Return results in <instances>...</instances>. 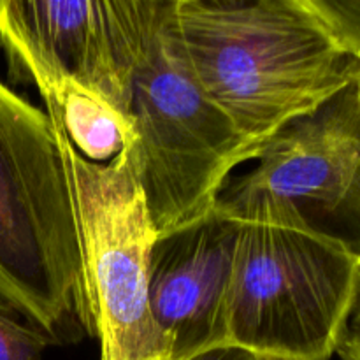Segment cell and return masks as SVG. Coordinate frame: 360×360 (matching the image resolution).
I'll return each instance as SVG.
<instances>
[{"instance_id":"cell-1","label":"cell","mask_w":360,"mask_h":360,"mask_svg":"<svg viewBox=\"0 0 360 360\" xmlns=\"http://www.w3.org/2000/svg\"><path fill=\"white\" fill-rule=\"evenodd\" d=\"M176 18L197 79L255 158L281 127L360 77L306 0H176Z\"/></svg>"},{"instance_id":"cell-2","label":"cell","mask_w":360,"mask_h":360,"mask_svg":"<svg viewBox=\"0 0 360 360\" xmlns=\"http://www.w3.org/2000/svg\"><path fill=\"white\" fill-rule=\"evenodd\" d=\"M0 308L51 347L97 336L79 225L51 120L2 79Z\"/></svg>"},{"instance_id":"cell-3","label":"cell","mask_w":360,"mask_h":360,"mask_svg":"<svg viewBox=\"0 0 360 360\" xmlns=\"http://www.w3.org/2000/svg\"><path fill=\"white\" fill-rule=\"evenodd\" d=\"M239 221L227 294V345L259 357L329 360L360 259L269 197L218 199Z\"/></svg>"},{"instance_id":"cell-4","label":"cell","mask_w":360,"mask_h":360,"mask_svg":"<svg viewBox=\"0 0 360 360\" xmlns=\"http://www.w3.org/2000/svg\"><path fill=\"white\" fill-rule=\"evenodd\" d=\"M130 118L157 234L210 213L231 172L255 160L190 65L176 0H139Z\"/></svg>"},{"instance_id":"cell-5","label":"cell","mask_w":360,"mask_h":360,"mask_svg":"<svg viewBox=\"0 0 360 360\" xmlns=\"http://www.w3.org/2000/svg\"><path fill=\"white\" fill-rule=\"evenodd\" d=\"M48 116L79 225L101 360H169L148 299L158 234L141 183L137 143L97 164L81 157L56 116Z\"/></svg>"},{"instance_id":"cell-6","label":"cell","mask_w":360,"mask_h":360,"mask_svg":"<svg viewBox=\"0 0 360 360\" xmlns=\"http://www.w3.org/2000/svg\"><path fill=\"white\" fill-rule=\"evenodd\" d=\"M255 162L253 171L229 178L218 199L269 197L360 259L359 79L281 127Z\"/></svg>"},{"instance_id":"cell-7","label":"cell","mask_w":360,"mask_h":360,"mask_svg":"<svg viewBox=\"0 0 360 360\" xmlns=\"http://www.w3.org/2000/svg\"><path fill=\"white\" fill-rule=\"evenodd\" d=\"M139 0H0L9 79L39 94L72 81L130 116Z\"/></svg>"},{"instance_id":"cell-8","label":"cell","mask_w":360,"mask_h":360,"mask_svg":"<svg viewBox=\"0 0 360 360\" xmlns=\"http://www.w3.org/2000/svg\"><path fill=\"white\" fill-rule=\"evenodd\" d=\"M239 221L217 206L162 232L150 259L148 299L169 360L227 345V294Z\"/></svg>"},{"instance_id":"cell-9","label":"cell","mask_w":360,"mask_h":360,"mask_svg":"<svg viewBox=\"0 0 360 360\" xmlns=\"http://www.w3.org/2000/svg\"><path fill=\"white\" fill-rule=\"evenodd\" d=\"M46 111L56 116L67 139L83 158L105 164L137 143L132 118L95 91L62 81L41 91Z\"/></svg>"},{"instance_id":"cell-10","label":"cell","mask_w":360,"mask_h":360,"mask_svg":"<svg viewBox=\"0 0 360 360\" xmlns=\"http://www.w3.org/2000/svg\"><path fill=\"white\" fill-rule=\"evenodd\" d=\"M347 55L360 62V0H306Z\"/></svg>"},{"instance_id":"cell-11","label":"cell","mask_w":360,"mask_h":360,"mask_svg":"<svg viewBox=\"0 0 360 360\" xmlns=\"http://www.w3.org/2000/svg\"><path fill=\"white\" fill-rule=\"evenodd\" d=\"M49 347L39 330L0 308V360H41Z\"/></svg>"},{"instance_id":"cell-12","label":"cell","mask_w":360,"mask_h":360,"mask_svg":"<svg viewBox=\"0 0 360 360\" xmlns=\"http://www.w3.org/2000/svg\"><path fill=\"white\" fill-rule=\"evenodd\" d=\"M334 354L340 355L341 360H360V262L354 297H352L350 308H348L345 322L341 326Z\"/></svg>"},{"instance_id":"cell-13","label":"cell","mask_w":360,"mask_h":360,"mask_svg":"<svg viewBox=\"0 0 360 360\" xmlns=\"http://www.w3.org/2000/svg\"><path fill=\"white\" fill-rule=\"evenodd\" d=\"M188 360H269L266 357H259V355L252 354L248 350H243L239 347H232V345H224V347L211 348V350L202 352L199 355H193Z\"/></svg>"},{"instance_id":"cell-14","label":"cell","mask_w":360,"mask_h":360,"mask_svg":"<svg viewBox=\"0 0 360 360\" xmlns=\"http://www.w3.org/2000/svg\"><path fill=\"white\" fill-rule=\"evenodd\" d=\"M359 90H360V77H359Z\"/></svg>"},{"instance_id":"cell-15","label":"cell","mask_w":360,"mask_h":360,"mask_svg":"<svg viewBox=\"0 0 360 360\" xmlns=\"http://www.w3.org/2000/svg\"><path fill=\"white\" fill-rule=\"evenodd\" d=\"M269 360H280V359H269Z\"/></svg>"}]
</instances>
